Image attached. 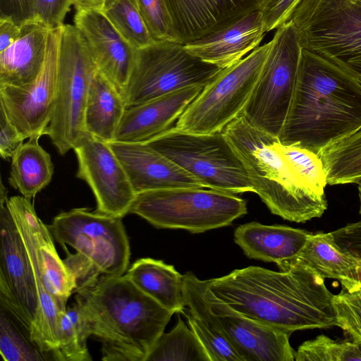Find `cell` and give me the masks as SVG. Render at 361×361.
Returning <instances> with one entry per match:
<instances>
[{"label": "cell", "mask_w": 361, "mask_h": 361, "mask_svg": "<svg viewBox=\"0 0 361 361\" xmlns=\"http://www.w3.org/2000/svg\"><path fill=\"white\" fill-rule=\"evenodd\" d=\"M222 69L177 42L159 41L136 49L124 96L126 109L188 87H204Z\"/></svg>", "instance_id": "cell-12"}, {"label": "cell", "mask_w": 361, "mask_h": 361, "mask_svg": "<svg viewBox=\"0 0 361 361\" xmlns=\"http://www.w3.org/2000/svg\"><path fill=\"white\" fill-rule=\"evenodd\" d=\"M71 5V0H35L34 19L50 30L57 29L63 25Z\"/></svg>", "instance_id": "cell-37"}, {"label": "cell", "mask_w": 361, "mask_h": 361, "mask_svg": "<svg viewBox=\"0 0 361 361\" xmlns=\"http://www.w3.org/2000/svg\"><path fill=\"white\" fill-rule=\"evenodd\" d=\"M73 150L78 160L76 176L91 188L95 211L121 218L129 214L136 193L108 142L87 133Z\"/></svg>", "instance_id": "cell-15"}, {"label": "cell", "mask_w": 361, "mask_h": 361, "mask_svg": "<svg viewBox=\"0 0 361 361\" xmlns=\"http://www.w3.org/2000/svg\"><path fill=\"white\" fill-rule=\"evenodd\" d=\"M20 25L8 18H0V52L8 48L18 38Z\"/></svg>", "instance_id": "cell-42"}, {"label": "cell", "mask_w": 361, "mask_h": 361, "mask_svg": "<svg viewBox=\"0 0 361 361\" xmlns=\"http://www.w3.org/2000/svg\"><path fill=\"white\" fill-rule=\"evenodd\" d=\"M270 42L260 75L241 114L253 127L279 137L293 100L302 48L290 20L276 29Z\"/></svg>", "instance_id": "cell-10"}, {"label": "cell", "mask_w": 361, "mask_h": 361, "mask_svg": "<svg viewBox=\"0 0 361 361\" xmlns=\"http://www.w3.org/2000/svg\"><path fill=\"white\" fill-rule=\"evenodd\" d=\"M108 0H71L76 11H102Z\"/></svg>", "instance_id": "cell-43"}, {"label": "cell", "mask_w": 361, "mask_h": 361, "mask_svg": "<svg viewBox=\"0 0 361 361\" xmlns=\"http://www.w3.org/2000/svg\"><path fill=\"white\" fill-rule=\"evenodd\" d=\"M332 305L336 326L361 348V288L334 295Z\"/></svg>", "instance_id": "cell-35"}, {"label": "cell", "mask_w": 361, "mask_h": 361, "mask_svg": "<svg viewBox=\"0 0 361 361\" xmlns=\"http://www.w3.org/2000/svg\"><path fill=\"white\" fill-rule=\"evenodd\" d=\"M86 42L75 25H63L60 37L54 107L46 130L64 155L87 133L84 116L89 87L97 72Z\"/></svg>", "instance_id": "cell-8"}, {"label": "cell", "mask_w": 361, "mask_h": 361, "mask_svg": "<svg viewBox=\"0 0 361 361\" xmlns=\"http://www.w3.org/2000/svg\"><path fill=\"white\" fill-rule=\"evenodd\" d=\"M35 0H0V18H8L21 25L34 20Z\"/></svg>", "instance_id": "cell-40"}, {"label": "cell", "mask_w": 361, "mask_h": 361, "mask_svg": "<svg viewBox=\"0 0 361 361\" xmlns=\"http://www.w3.org/2000/svg\"><path fill=\"white\" fill-rule=\"evenodd\" d=\"M135 192L178 188H204L195 177L146 142H108Z\"/></svg>", "instance_id": "cell-18"}, {"label": "cell", "mask_w": 361, "mask_h": 361, "mask_svg": "<svg viewBox=\"0 0 361 361\" xmlns=\"http://www.w3.org/2000/svg\"><path fill=\"white\" fill-rule=\"evenodd\" d=\"M102 11L135 49L156 42L133 0H108Z\"/></svg>", "instance_id": "cell-32"}, {"label": "cell", "mask_w": 361, "mask_h": 361, "mask_svg": "<svg viewBox=\"0 0 361 361\" xmlns=\"http://www.w3.org/2000/svg\"><path fill=\"white\" fill-rule=\"evenodd\" d=\"M294 260L312 268L324 279L338 280L344 290L361 288V259L341 247L331 232L312 233Z\"/></svg>", "instance_id": "cell-25"}, {"label": "cell", "mask_w": 361, "mask_h": 361, "mask_svg": "<svg viewBox=\"0 0 361 361\" xmlns=\"http://www.w3.org/2000/svg\"><path fill=\"white\" fill-rule=\"evenodd\" d=\"M75 301L104 361H147L174 314L137 288L125 275L102 277L78 290Z\"/></svg>", "instance_id": "cell-4"}, {"label": "cell", "mask_w": 361, "mask_h": 361, "mask_svg": "<svg viewBox=\"0 0 361 361\" xmlns=\"http://www.w3.org/2000/svg\"><path fill=\"white\" fill-rule=\"evenodd\" d=\"M122 219L87 208H74L59 213L48 226L63 248L75 250L66 252L63 259L75 276V293L102 277L126 274L130 248Z\"/></svg>", "instance_id": "cell-5"}, {"label": "cell", "mask_w": 361, "mask_h": 361, "mask_svg": "<svg viewBox=\"0 0 361 361\" xmlns=\"http://www.w3.org/2000/svg\"><path fill=\"white\" fill-rule=\"evenodd\" d=\"M61 27L49 30L44 63L35 80L19 87L0 85V108L24 140L46 135L51 118Z\"/></svg>", "instance_id": "cell-14"}, {"label": "cell", "mask_w": 361, "mask_h": 361, "mask_svg": "<svg viewBox=\"0 0 361 361\" xmlns=\"http://www.w3.org/2000/svg\"><path fill=\"white\" fill-rule=\"evenodd\" d=\"M1 307L0 353L4 361H42L48 357L30 341L26 333H22L11 316Z\"/></svg>", "instance_id": "cell-33"}, {"label": "cell", "mask_w": 361, "mask_h": 361, "mask_svg": "<svg viewBox=\"0 0 361 361\" xmlns=\"http://www.w3.org/2000/svg\"><path fill=\"white\" fill-rule=\"evenodd\" d=\"M358 186L359 198H360V214H361V178L356 183Z\"/></svg>", "instance_id": "cell-44"}, {"label": "cell", "mask_w": 361, "mask_h": 361, "mask_svg": "<svg viewBox=\"0 0 361 361\" xmlns=\"http://www.w3.org/2000/svg\"><path fill=\"white\" fill-rule=\"evenodd\" d=\"M280 271L250 266L207 280L211 291L259 322L290 334L336 326L334 294L309 266L293 260Z\"/></svg>", "instance_id": "cell-2"}, {"label": "cell", "mask_w": 361, "mask_h": 361, "mask_svg": "<svg viewBox=\"0 0 361 361\" xmlns=\"http://www.w3.org/2000/svg\"><path fill=\"white\" fill-rule=\"evenodd\" d=\"M203 88L188 87L127 108L113 141L145 142L168 131Z\"/></svg>", "instance_id": "cell-20"}, {"label": "cell", "mask_w": 361, "mask_h": 361, "mask_svg": "<svg viewBox=\"0 0 361 361\" xmlns=\"http://www.w3.org/2000/svg\"><path fill=\"white\" fill-rule=\"evenodd\" d=\"M92 336L89 320L81 307L74 304L61 312L59 320L58 346L51 357L56 361H90L87 346Z\"/></svg>", "instance_id": "cell-30"}, {"label": "cell", "mask_w": 361, "mask_h": 361, "mask_svg": "<svg viewBox=\"0 0 361 361\" xmlns=\"http://www.w3.org/2000/svg\"><path fill=\"white\" fill-rule=\"evenodd\" d=\"M147 361L210 360L195 333L178 317L175 327L158 338Z\"/></svg>", "instance_id": "cell-31"}, {"label": "cell", "mask_w": 361, "mask_h": 361, "mask_svg": "<svg viewBox=\"0 0 361 361\" xmlns=\"http://www.w3.org/2000/svg\"><path fill=\"white\" fill-rule=\"evenodd\" d=\"M331 233L341 247L361 259V219Z\"/></svg>", "instance_id": "cell-41"}, {"label": "cell", "mask_w": 361, "mask_h": 361, "mask_svg": "<svg viewBox=\"0 0 361 361\" xmlns=\"http://www.w3.org/2000/svg\"><path fill=\"white\" fill-rule=\"evenodd\" d=\"M312 233L288 226L253 221L237 227L234 240L248 258L279 265L295 259Z\"/></svg>", "instance_id": "cell-23"}, {"label": "cell", "mask_w": 361, "mask_h": 361, "mask_svg": "<svg viewBox=\"0 0 361 361\" xmlns=\"http://www.w3.org/2000/svg\"><path fill=\"white\" fill-rule=\"evenodd\" d=\"M0 155L2 159L8 160L12 158L24 139L8 119L1 108H0Z\"/></svg>", "instance_id": "cell-39"}, {"label": "cell", "mask_w": 361, "mask_h": 361, "mask_svg": "<svg viewBox=\"0 0 361 361\" xmlns=\"http://www.w3.org/2000/svg\"><path fill=\"white\" fill-rule=\"evenodd\" d=\"M204 296L219 328L244 361L295 360L291 334L238 312L211 291L207 280Z\"/></svg>", "instance_id": "cell-16"}, {"label": "cell", "mask_w": 361, "mask_h": 361, "mask_svg": "<svg viewBox=\"0 0 361 361\" xmlns=\"http://www.w3.org/2000/svg\"><path fill=\"white\" fill-rule=\"evenodd\" d=\"M288 20L302 48L337 65L361 84V0H300Z\"/></svg>", "instance_id": "cell-6"}, {"label": "cell", "mask_w": 361, "mask_h": 361, "mask_svg": "<svg viewBox=\"0 0 361 361\" xmlns=\"http://www.w3.org/2000/svg\"><path fill=\"white\" fill-rule=\"evenodd\" d=\"M330 185L356 183L361 178V128L319 154Z\"/></svg>", "instance_id": "cell-29"}, {"label": "cell", "mask_w": 361, "mask_h": 361, "mask_svg": "<svg viewBox=\"0 0 361 361\" xmlns=\"http://www.w3.org/2000/svg\"><path fill=\"white\" fill-rule=\"evenodd\" d=\"M271 42L255 49L219 74L188 105L174 128L192 133L222 131L239 116L260 75Z\"/></svg>", "instance_id": "cell-11"}, {"label": "cell", "mask_w": 361, "mask_h": 361, "mask_svg": "<svg viewBox=\"0 0 361 361\" xmlns=\"http://www.w3.org/2000/svg\"><path fill=\"white\" fill-rule=\"evenodd\" d=\"M74 23L98 71L124 97L136 49L123 39L102 11H78Z\"/></svg>", "instance_id": "cell-17"}, {"label": "cell", "mask_w": 361, "mask_h": 361, "mask_svg": "<svg viewBox=\"0 0 361 361\" xmlns=\"http://www.w3.org/2000/svg\"><path fill=\"white\" fill-rule=\"evenodd\" d=\"M296 361H361V348L353 341H338L321 334L305 341L295 353Z\"/></svg>", "instance_id": "cell-34"}, {"label": "cell", "mask_w": 361, "mask_h": 361, "mask_svg": "<svg viewBox=\"0 0 361 361\" xmlns=\"http://www.w3.org/2000/svg\"><path fill=\"white\" fill-rule=\"evenodd\" d=\"M49 30L35 19L20 25L17 40L0 52V85L23 86L37 78L44 63Z\"/></svg>", "instance_id": "cell-24"}, {"label": "cell", "mask_w": 361, "mask_h": 361, "mask_svg": "<svg viewBox=\"0 0 361 361\" xmlns=\"http://www.w3.org/2000/svg\"><path fill=\"white\" fill-rule=\"evenodd\" d=\"M205 188H178L137 193L129 214L157 228L193 233L231 225L247 214L246 201L233 193Z\"/></svg>", "instance_id": "cell-7"}, {"label": "cell", "mask_w": 361, "mask_h": 361, "mask_svg": "<svg viewBox=\"0 0 361 361\" xmlns=\"http://www.w3.org/2000/svg\"><path fill=\"white\" fill-rule=\"evenodd\" d=\"M264 33L262 14L255 11L224 28L183 44V47L190 54L224 69L258 47Z\"/></svg>", "instance_id": "cell-22"}, {"label": "cell", "mask_w": 361, "mask_h": 361, "mask_svg": "<svg viewBox=\"0 0 361 361\" xmlns=\"http://www.w3.org/2000/svg\"><path fill=\"white\" fill-rule=\"evenodd\" d=\"M177 41H194L258 11L263 0H164Z\"/></svg>", "instance_id": "cell-19"}, {"label": "cell", "mask_w": 361, "mask_h": 361, "mask_svg": "<svg viewBox=\"0 0 361 361\" xmlns=\"http://www.w3.org/2000/svg\"><path fill=\"white\" fill-rule=\"evenodd\" d=\"M42 134H35L23 142L11 158L8 183L27 198L35 197L49 185L54 174L50 154L39 144Z\"/></svg>", "instance_id": "cell-28"}, {"label": "cell", "mask_w": 361, "mask_h": 361, "mask_svg": "<svg viewBox=\"0 0 361 361\" xmlns=\"http://www.w3.org/2000/svg\"><path fill=\"white\" fill-rule=\"evenodd\" d=\"M242 161L254 189L271 212L304 223L327 209L326 176L319 155L282 144L251 126L240 114L222 130Z\"/></svg>", "instance_id": "cell-1"}, {"label": "cell", "mask_w": 361, "mask_h": 361, "mask_svg": "<svg viewBox=\"0 0 361 361\" xmlns=\"http://www.w3.org/2000/svg\"><path fill=\"white\" fill-rule=\"evenodd\" d=\"M126 109L123 96L97 71L91 81L86 101V133L106 142L113 141Z\"/></svg>", "instance_id": "cell-27"}, {"label": "cell", "mask_w": 361, "mask_h": 361, "mask_svg": "<svg viewBox=\"0 0 361 361\" xmlns=\"http://www.w3.org/2000/svg\"><path fill=\"white\" fill-rule=\"evenodd\" d=\"M156 42H177L172 20L164 0H133Z\"/></svg>", "instance_id": "cell-36"}, {"label": "cell", "mask_w": 361, "mask_h": 361, "mask_svg": "<svg viewBox=\"0 0 361 361\" xmlns=\"http://www.w3.org/2000/svg\"><path fill=\"white\" fill-rule=\"evenodd\" d=\"M145 142L195 177L205 188L233 194L254 192L242 161L223 131L198 134L173 127Z\"/></svg>", "instance_id": "cell-9"}, {"label": "cell", "mask_w": 361, "mask_h": 361, "mask_svg": "<svg viewBox=\"0 0 361 361\" xmlns=\"http://www.w3.org/2000/svg\"><path fill=\"white\" fill-rule=\"evenodd\" d=\"M125 275L141 291L173 313L183 312V275L174 267L149 257L133 262Z\"/></svg>", "instance_id": "cell-26"}, {"label": "cell", "mask_w": 361, "mask_h": 361, "mask_svg": "<svg viewBox=\"0 0 361 361\" xmlns=\"http://www.w3.org/2000/svg\"><path fill=\"white\" fill-rule=\"evenodd\" d=\"M300 0H263L259 6L266 32L277 29L288 20Z\"/></svg>", "instance_id": "cell-38"}, {"label": "cell", "mask_w": 361, "mask_h": 361, "mask_svg": "<svg viewBox=\"0 0 361 361\" xmlns=\"http://www.w3.org/2000/svg\"><path fill=\"white\" fill-rule=\"evenodd\" d=\"M6 200H0V305L29 337L38 307L37 286L26 247Z\"/></svg>", "instance_id": "cell-13"}, {"label": "cell", "mask_w": 361, "mask_h": 361, "mask_svg": "<svg viewBox=\"0 0 361 361\" xmlns=\"http://www.w3.org/2000/svg\"><path fill=\"white\" fill-rule=\"evenodd\" d=\"M361 128V84L324 57L302 49L283 145L317 154Z\"/></svg>", "instance_id": "cell-3"}, {"label": "cell", "mask_w": 361, "mask_h": 361, "mask_svg": "<svg viewBox=\"0 0 361 361\" xmlns=\"http://www.w3.org/2000/svg\"><path fill=\"white\" fill-rule=\"evenodd\" d=\"M8 207L18 212L32 235L44 285L62 312L66 310L69 297L75 293V279L56 250L54 237L38 217L30 198L16 195L8 198Z\"/></svg>", "instance_id": "cell-21"}]
</instances>
